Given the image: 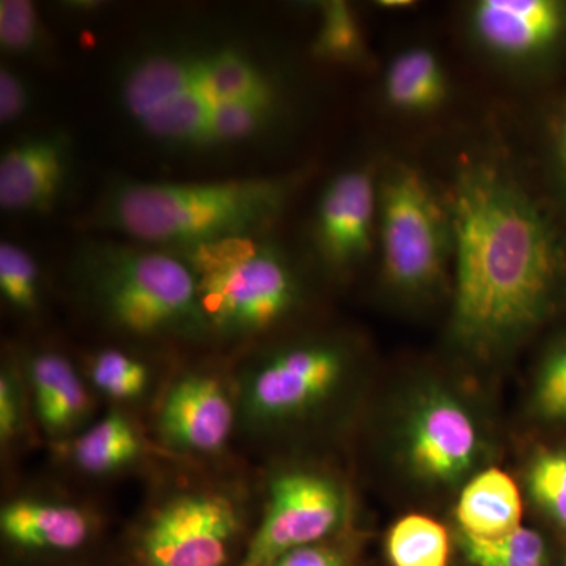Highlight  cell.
I'll use <instances>...</instances> for the list:
<instances>
[{
    "mask_svg": "<svg viewBox=\"0 0 566 566\" xmlns=\"http://www.w3.org/2000/svg\"><path fill=\"white\" fill-rule=\"evenodd\" d=\"M556 145L558 161H560V167L562 170H564V177L566 180V107L565 111L562 112L560 118H558Z\"/></svg>",
    "mask_w": 566,
    "mask_h": 566,
    "instance_id": "31",
    "label": "cell"
},
{
    "mask_svg": "<svg viewBox=\"0 0 566 566\" xmlns=\"http://www.w3.org/2000/svg\"><path fill=\"white\" fill-rule=\"evenodd\" d=\"M123 114L172 151H214L270 132L282 107L277 74L248 43L167 36L145 43L117 73Z\"/></svg>",
    "mask_w": 566,
    "mask_h": 566,
    "instance_id": "2",
    "label": "cell"
},
{
    "mask_svg": "<svg viewBox=\"0 0 566 566\" xmlns=\"http://www.w3.org/2000/svg\"><path fill=\"white\" fill-rule=\"evenodd\" d=\"M103 526L95 506L57 491H21L0 506L3 545L21 556H76L95 545Z\"/></svg>",
    "mask_w": 566,
    "mask_h": 566,
    "instance_id": "11",
    "label": "cell"
},
{
    "mask_svg": "<svg viewBox=\"0 0 566 566\" xmlns=\"http://www.w3.org/2000/svg\"><path fill=\"white\" fill-rule=\"evenodd\" d=\"M46 46L44 25L29 0L0 2V50L9 57H35Z\"/></svg>",
    "mask_w": 566,
    "mask_h": 566,
    "instance_id": "26",
    "label": "cell"
},
{
    "mask_svg": "<svg viewBox=\"0 0 566 566\" xmlns=\"http://www.w3.org/2000/svg\"><path fill=\"white\" fill-rule=\"evenodd\" d=\"M293 186L285 177L118 180L104 193L98 222L137 243L185 251L259 237L282 214Z\"/></svg>",
    "mask_w": 566,
    "mask_h": 566,
    "instance_id": "3",
    "label": "cell"
},
{
    "mask_svg": "<svg viewBox=\"0 0 566 566\" xmlns=\"http://www.w3.org/2000/svg\"><path fill=\"white\" fill-rule=\"evenodd\" d=\"M453 227V334L491 352L549 314L565 279L556 227L510 170L486 159L461 164L450 189Z\"/></svg>",
    "mask_w": 566,
    "mask_h": 566,
    "instance_id": "1",
    "label": "cell"
},
{
    "mask_svg": "<svg viewBox=\"0 0 566 566\" xmlns=\"http://www.w3.org/2000/svg\"><path fill=\"white\" fill-rule=\"evenodd\" d=\"M385 95L394 109L405 114L438 109L449 96V80L438 55L423 46L398 52L387 66Z\"/></svg>",
    "mask_w": 566,
    "mask_h": 566,
    "instance_id": "20",
    "label": "cell"
},
{
    "mask_svg": "<svg viewBox=\"0 0 566 566\" xmlns=\"http://www.w3.org/2000/svg\"><path fill=\"white\" fill-rule=\"evenodd\" d=\"M536 405L549 419H566V345L554 353L543 368Z\"/></svg>",
    "mask_w": 566,
    "mask_h": 566,
    "instance_id": "28",
    "label": "cell"
},
{
    "mask_svg": "<svg viewBox=\"0 0 566 566\" xmlns=\"http://www.w3.org/2000/svg\"><path fill=\"white\" fill-rule=\"evenodd\" d=\"M381 6L385 7V9H409V7L412 6V2H409V0H385V2H381Z\"/></svg>",
    "mask_w": 566,
    "mask_h": 566,
    "instance_id": "32",
    "label": "cell"
},
{
    "mask_svg": "<svg viewBox=\"0 0 566 566\" xmlns=\"http://www.w3.org/2000/svg\"><path fill=\"white\" fill-rule=\"evenodd\" d=\"M0 297L20 318H33L43 308V277L36 260L22 245L0 243Z\"/></svg>",
    "mask_w": 566,
    "mask_h": 566,
    "instance_id": "22",
    "label": "cell"
},
{
    "mask_svg": "<svg viewBox=\"0 0 566 566\" xmlns=\"http://www.w3.org/2000/svg\"><path fill=\"white\" fill-rule=\"evenodd\" d=\"M36 430L31 398L17 354H9L0 368V449L3 455L18 452Z\"/></svg>",
    "mask_w": 566,
    "mask_h": 566,
    "instance_id": "23",
    "label": "cell"
},
{
    "mask_svg": "<svg viewBox=\"0 0 566 566\" xmlns=\"http://www.w3.org/2000/svg\"><path fill=\"white\" fill-rule=\"evenodd\" d=\"M273 566H348V556L344 546L327 539L290 551L277 558Z\"/></svg>",
    "mask_w": 566,
    "mask_h": 566,
    "instance_id": "30",
    "label": "cell"
},
{
    "mask_svg": "<svg viewBox=\"0 0 566 566\" xmlns=\"http://www.w3.org/2000/svg\"><path fill=\"white\" fill-rule=\"evenodd\" d=\"M346 517L344 488L326 472L285 468L268 479L259 524L237 566H273L297 547L333 539Z\"/></svg>",
    "mask_w": 566,
    "mask_h": 566,
    "instance_id": "10",
    "label": "cell"
},
{
    "mask_svg": "<svg viewBox=\"0 0 566 566\" xmlns=\"http://www.w3.org/2000/svg\"><path fill=\"white\" fill-rule=\"evenodd\" d=\"M81 368L99 401L134 415L145 408L150 411L169 378L144 354L122 346L88 353Z\"/></svg>",
    "mask_w": 566,
    "mask_h": 566,
    "instance_id": "18",
    "label": "cell"
},
{
    "mask_svg": "<svg viewBox=\"0 0 566 566\" xmlns=\"http://www.w3.org/2000/svg\"><path fill=\"white\" fill-rule=\"evenodd\" d=\"M408 452L416 471L434 482L460 479L474 464L479 434L474 420L449 395L424 397L412 415Z\"/></svg>",
    "mask_w": 566,
    "mask_h": 566,
    "instance_id": "15",
    "label": "cell"
},
{
    "mask_svg": "<svg viewBox=\"0 0 566 566\" xmlns=\"http://www.w3.org/2000/svg\"><path fill=\"white\" fill-rule=\"evenodd\" d=\"M528 488L538 505L566 527V452L536 458L528 474Z\"/></svg>",
    "mask_w": 566,
    "mask_h": 566,
    "instance_id": "27",
    "label": "cell"
},
{
    "mask_svg": "<svg viewBox=\"0 0 566 566\" xmlns=\"http://www.w3.org/2000/svg\"><path fill=\"white\" fill-rule=\"evenodd\" d=\"M126 536L129 566H229L248 543L251 494L241 479L182 474L156 485Z\"/></svg>",
    "mask_w": 566,
    "mask_h": 566,
    "instance_id": "5",
    "label": "cell"
},
{
    "mask_svg": "<svg viewBox=\"0 0 566 566\" xmlns=\"http://www.w3.org/2000/svg\"><path fill=\"white\" fill-rule=\"evenodd\" d=\"M312 51L322 61L334 63L360 61L365 51L364 33L359 18L348 3H323Z\"/></svg>",
    "mask_w": 566,
    "mask_h": 566,
    "instance_id": "25",
    "label": "cell"
},
{
    "mask_svg": "<svg viewBox=\"0 0 566 566\" xmlns=\"http://www.w3.org/2000/svg\"><path fill=\"white\" fill-rule=\"evenodd\" d=\"M174 252L196 275L212 342L248 345L300 307L303 289L296 271L262 234Z\"/></svg>",
    "mask_w": 566,
    "mask_h": 566,
    "instance_id": "6",
    "label": "cell"
},
{
    "mask_svg": "<svg viewBox=\"0 0 566 566\" xmlns=\"http://www.w3.org/2000/svg\"><path fill=\"white\" fill-rule=\"evenodd\" d=\"M74 145L69 134L22 137L0 155V208L14 214H44L69 188Z\"/></svg>",
    "mask_w": 566,
    "mask_h": 566,
    "instance_id": "14",
    "label": "cell"
},
{
    "mask_svg": "<svg viewBox=\"0 0 566 566\" xmlns=\"http://www.w3.org/2000/svg\"><path fill=\"white\" fill-rule=\"evenodd\" d=\"M378 178L365 167L344 170L327 182L316 207L314 238L323 262L348 270L363 262L378 232Z\"/></svg>",
    "mask_w": 566,
    "mask_h": 566,
    "instance_id": "13",
    "label": "cell"
},
{
    "mask_svg": "<svg viewBox=\"0 0 566 566\" xmlns=\"http://www.w3.org/2000/svg\"><path fill=\"white\" fill-rule=\"evenodd\" d=\"M36 431L51 447L65 444L98 417L99 398L81 365L55 348L17 354Z\"/></svg>",
    "mask_w": 566,
    "mask_h": 566,
    "instance_id": "12",
    "label": "cell"
},
{
    "mask_svg": "<svg viewBox=\"0 0 566 566\" xmlns=\"http://www.w3.org/2000/svg\"><path fill=\"white\" fill-rule=\"evenodd\" d=\"M31 82L9 63L0 66V123L11 126L21 120L32 107Z\"/></svg>",
    "mask_w": 566,
    "mask_h": 566,
    "instance_id": "29",
    "label": "cell"
},
{
    "mask_svg": "<svg viewBox=\"0 0 566 566\" xmlns=\"http://www.w3.org/2000/svg\"><path fill=\"white\" fill-rule=\"evenodd\" d=\"M52 449L71 472L88 480L133 474L164 457L137 415L118 408H107L80 434Z\"/></svg>",
    "mask_w": 566,
    "mask_h": 566,
    "instance_id": "16",
    "label": "cell"
},
{
    "mask_svg": "<svg viewBox=\"0 0 566 566\" xmlns=\"http://www.w3.org/2000/svg\"><path fill=\"white\" fill-rule=\"evenodd\" d=\"M465 557L475 566H546L545 539L538 532L520 527L497 538L461 534Z\"/></svg>",
    "mask_w": 566,
    "mask_h": 566,
    "instance_id": "24",
    "label": "cell"
},
{
    "mask_svg": "<svg viewBox=\"0 0 566 566\" xmlns=\"http://www.w3.org/2000/svg\"><path fill=\"white\" fill-rule=\"evenodd\" d=\"M476 41L505 61H527L549 50L566 28L556 0H482L471 14Z\"/></svg>",
    "mask_w": 566,
    "mask_h": 566,
    "instance_id": "17",
    "label": "cell"
},
{
    "mask_svg": "<svg viewBox=\"0 0 566 566\" xmlns=\"http://www.w3.org/2000/svg\"><path fill=\"white\" fill-rule=\"evenodd\" d=\"M151 412L150 436L166 458L219 461L240 431L233 368L199 364L167 378Z\"/></svg>",
    "mask_w": 566,
    "mask_h": 566,
    "instance_id": "9",
    "label": "cell"
},
{
    "mask_svg": "<svg viewBox=\"0 0 566 566\" xmlns=\"http://www.w3.org/2000/svg\"><path fill=\"white\" fill-rule=\"evenodd\" d=\"M387 557L394 566H449V532L428 516L401 517L387 535Z\"/></svg>",
    "mask_w": 566,
    "mask_h": 566,
    "instance_id": "21",
    "label": "cell"
},
{
    "mask_svg": "<svg viewBox=\"0 0 566 566\" xmlns=\"http://www.w3.org/2000/svg\"><path fill=\"white\" fill-rule=\"evenodd\" d=\"M523 499L515 480L501 469L475 475L461 493L457 520L461 534L497 538L521 527Z\"/></svg>",
    "mask_w": 566,
    "mask_h": 566,
    "instance_id": "19",
    "label": "cell"
},
{
    "mask_svg": "<svg viewBox=\"0 0 566 566\" xmlns=\"http://www.w3.org/2000/svg\"><path fill=\"white\" fill-rule=\"evenodd\" d=\"M352 374L348 349L331 338L273 346L233 368L240 431L264 439L322 415Z\"/></svg>",
    "mask_w": 566,
    "mask_h": 566,
    "instance_id": "7",
    "label": "cell"
},
{
    "mask_svg": "<svg viewBox=\"0 0 566 566\" xmlns=\"http://www.w3.org/2000/svg\"><path fill=\"white\" fill-rule=\"evenodd\" d=\"M71 281L92 314L123 340L158 346L212 342L196 275L177 252L92 241L74 255Z\"/></svg>",
    "mask_w": 566,
    "mask_h": 566,
    "instance_id": "4",
    "label": "cell"
},
{
    "mask_svg": "<svg viewBox=\"0 0 566 566\" xmlns=\"http://www.w3.org/2000/svg\"><path fill=\"white\" fill-rule=\"evenodd\" d=\"M378 237L382 273L397 292L423 294L439 285L453 259L449 202L423 172L394 164L378 178Z\"/></svg>",
    "mask_w": 566,
    "mask_h": 566,
    "instance_id": "8",
    "label": "cell"
}]
</instances>
